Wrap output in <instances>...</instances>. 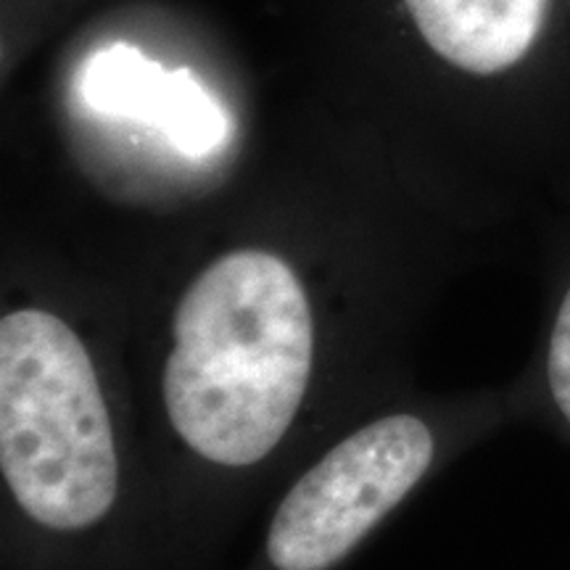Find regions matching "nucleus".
Instances as JSON below:
<instances>
[{"label":"nucleus","instance_id":"obj_1","mask_svg":"<svg viewBox=\"0 0 570 570\" xmlns=\"http://www.w3.org/2000/svg\"><path fill=\"white\" fill-rule=\"evenodd\" d=\"M312 312L283 259L246 248L219 256L175 312L164 404L202 458L246 468L294 423L312 370Z\"/></svg>","mask_w":570,"mask_h":570},{"label":"nucleus","instance_id":"obj_2","mask_svg":"<svg viewBox=\"0 0 570 570\" xmlns=\"http://www.w3.org/2000/svg\"><path fill=\"white\" fill-rule=\"evenodd\" d=\"M0 465L19 508L48 529L92 525L117 499L96 370L69 325L42 309L0 323Z\"/></svg>","mask_w":570,"mask_h":570},{"label":"nucleus","instance_id":"obj_3","mask_svg":"<svg viewBox=\"0 0 570 570\" xmlns=\"http://www.w3.org/2000/svg\"><path fill=\"white\" fill-rule=\"evenodd\" d=\"M433 436L391 415L341 441L306 470L275 512L267 554L277 570H327L344 560L423 479Z\"/></svg>","mask_w":570,"mask_h":570},{"label":"nucleus","instance_id":"obj_4","mask_svg":"<svg viewBox=\"0 0 570 570\" xmlns=\"http://www.w3.org/2000/svg\"><path fill=\"white\" fill-rule=\"evenodd\" d=\"M77 92L90 111L156 127L190 159L219 151L230 132L225 109L188 69L167 71L125 42L85 61Z\"/></svg>","mask_w":570,"mask_h":570},{"label":"nucleus","instance_id":"obj_5","mask_svg":"<svg viewBox=\"0 0 570 570\" xmlns=\"http://www.w3.org/2000/svg\"><path fill=\"white\" fill-rule=\"evenodd\" d=\"M428 46L470 75H499L529 56L550 0H404Z\"/></svg>","mask_w":570,"mask_h":570},{"label":"nucleus","instance_id":"obj_6","mask_svg":"<svg viewBox=\"0 0 570 570\" xmlns=\"http://www.w3.org/2000/svg\"><path fill=\"white\" fill-rule=\"evenodd\" d=\"M547 375H550L554 404H558L562 417L570 423V291L568 296L562 298L558 320H554Z\"/></svg>","mask_w":570,"mask_h":570}]
</instances>
